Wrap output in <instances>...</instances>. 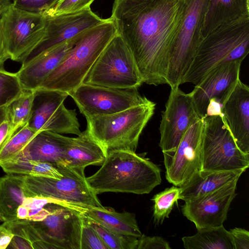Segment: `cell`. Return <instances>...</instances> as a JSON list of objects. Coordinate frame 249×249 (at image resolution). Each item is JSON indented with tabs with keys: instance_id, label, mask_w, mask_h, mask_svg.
<instances>
[{
	"instance_id": "obj_1",
	"label": "cell",
	"mask_w": 249,
	"mask_h": 249,
	"mask_svg": "<svg viewBox=\"0 0 249 249\" xmlns=\"http://www.w3.org/2000/svg\"><path fill=\"white\" fill-rule=\"evenodd\" d=\"M185 7V0H115L110 18L144 83L166 84L169 53Z\"/></svg>"
},
{
	"instance_id": "obj_2",
	"label": "cell",
	"mask_w": 249,
	"mask_h": 249,
	"mask_svg": "<svg viewBox=\"0 0 249 249\" xmlns=\"http://www.w3.org/2000/svg\"><path fill=\"white\" fill-rule=\"evenodd\" d=\"M101 166L95 174L86 178L97 195L105 192L148 194L161 181L159 166L134 151H109Z\"/></svg>"
},
{
	"instance_id": "obj_3",
	"label": "cell",
	"mask_w": 249,
	"mask_h": 249,
	"mask_svg": "<svg viewBox=\"0 0 249 249\" xmlns=\"http://www.w3.org/2000/svg\"><path fill=\"white\" fill-rule=\"evenodd\" d=\"M249 53V16L219 26L203 37L181 84L197 85L214 68L243 61Z\"/></svg>"
},
{
	"instance_id": "obj_4",
	"label": "cell",
	"mask_w": 249,
	"mask_h": 249,
	"mask_svg": "<svg viewBox=\"0 0 249 249\" xmlns=\"http://www.w3.org/2000/svg\"><path fill=\"white\" fill-rule=\"evenodd\" d=\"M117 34L111 18L81 34L39 88L70 93L81 85L103 50Z\"/></svg>"
},
{
	"instance_id": "obj_5",
	"label": "cell",
	"mask_w": 249,
	"mask_h": 249,
	"mask_svg": "<svg viewBox=\"0 0 249 249\" xmlns=\"http://www.w3.org/2000/svg\"><path fill=\"white\" fill-rule=\"evenodd\" d=\"M156 104L147 103L113 114L86 117L87 131L108 152H135L140 136L153 116Z\"/></svg>"
},
{
	"instance_id": "obj_6",
	"label": "cell",
	"mask_w": 249,
	"mask_h": 249,
	"mask_svg": "<svg viewBox=\"0 0 249 249\" xmlns=\"http://www.w3.org/2000/svg\"><path fill=\"white\" fill-rule=\"evenodd\" d=\"M210 0H185L184 15L169 53L166 84L178 88L188 70L203 37Z\"/></svg>"
},
{
	"instance_id": "obj_7",
	"label": "cell",
	"mask_w": 249,
	"mask_h": 249,
	"mask_svg": "<svg viewBox=\"0 0 249 249\" xmlns=\"http://www.w3.org/2000/svg\"><path fill=\"white\" fill-rule=\"evenodd\" d=\"M83 83L117 89H138L144 82L131 52L117 33Z\"/></svg>"
},
{
	"instance_id": "obj_8",
	"label": "cell",
	"mask_w": 249,
	"mask_h": 249,
	"mask_svg": "<svg viewBox=\"0 0 249 249\" xmlns=\"http://www.w3.org/2000/svg\"><path fill=\"white\" fill-rule=\"evenodd\" d=\"M202 120L201 170L245 172L249 154L238 148L223 117L208 116Z\"/></svg>"
},
{
	"instance_id": "obj_9",
	"label": "cell",
	"mask_w": 249,
	"mask_h": 249,
	"mask_svg": "<svg viewBox=\"0 0 249 249\" xmlns=\"http://www.w3.org/2000/svg\"><path fill=\"white\" fill-rule=\"evenodd\" d=\"M56 166L63 174L61 178L24 175V191L27 197L51 198L79 208L103 207L87 183L84 172L66 165Z\"/></svg>"
},
{
	"instance_id": "obj_10",
	"label": "cell",
	"mask_w": 249,
	"mask_h": 249,
	"mask_svg": "<svg viewBox=\"0 0 249 249\" xmlns=\"http://www.w3.org/2000/svg\"><path fill=\"white\" fill-rule=\"evenodd\" d=\"M65 92L38 88L34 98L28 125L36 132L49 130L77 136L82 132L75 109H69L64 101Z\"/></svg>"
},
{
	"instance_id": "obj_11",
	"label": "cell",
	"mask_w": 249,
	"mask_h": 249,
	"mask_svg": "<svg viewBox=\"0 0 249 249\" xmlns=\"http://www.w3.org/2000/svg\"><path fill=\"white\" fill-rule=\"evenodd\" d=\"M0 19L10 59L21 63L42 38L47 18L18 9L11 3L0 14Z\"/></svg>"
},
{
	"instance_id": "obj_12",
	"label": "cell",
	"mask_w": 249,
	"mask_h": 249,
	"mask_svg": "<svg viewBox=\"0 0 249 249\" xmlns=\"http://www.w3.org/2000/svg\"><path fill=\"white\" fill-rule=\"evenodd\" d=\"M68 95L85 118L113 114L149 101L137 88L117 89L83 83Z\"/></svg>"
},
{
	"instance_id": "obj_13",
	"label": "cell",
	"mask_w": 249,
	"mask_h": 249,
	"mask_svg": "<svg viewBox=\"0 0 249 249\" xmlns=\"http://www.w3.org/2000/svg\"><path fill=\"white\" fill-rule=\"evenodd\" d=\"M46 17L45 34L41 40L25 57L21 63V66L107 20L100 18L90 8L75 13Z\"/></svg>"
},
{
	"instance_id": "obj_14",
	"label": "cell",
	"mask_w": 249,
	"mask_h": 249,
	"mask_svg": "<svg viewBox=\"0 0 249 249\" xmlns=\"http://www.w3.org/2000/svg\"><path fill=\"white\" fill-rule=\"evenodd\" d=\"M50 213L43 219L30 221L51 249H80L82 213L63 205H46Z\"/></svg>"
},
{
	"instance_id": "obj_15",
	"label": "cell",
	"mask_w": 249,
	"mask_h": 249,
	"mask_svg": "<svg viewBox=\"0 0 249 249\" xmlns=\"http://www.w3.org/2000/svg\"><path fill=\"white\" fill-rule=\"evenodd\" d=\"M199 119L189 93L179 87L171 88L160 125L162 152L174 151L190 126Z\"/></svg>"
},
{
	"instance_id": "obj_16",
	"label": "cell",
	"mask_w": 249,
	"mask_h": 249,
	"mask_svg": "<svg viewBox=\"0 0 249 249\" xmlns=\"http://www.w3.org/2000/svg\"><path fill=\"white\" fill-rule=\"evenodd\" d=\"M203 129L201 119L190 126L174 151L162 152L169 183L179 186L201 170Z\"/></svg>"
},
{
	"instance_id": "obj_17",
	"label": "cell",
	"mask_w": 249,
	"mask_h": 249,
	"mask_svg": "<svg viewBox=\"0 0 249 249\" xmlns=\"http://www.w3.org/2000/svg\"><path fill=\"white\" fill-rule=\"evenodd\" d=\"M238 180L216 190L185 201L183 215L193 222L197 230L223 225L230 205L236 196Z\"/></svg>"
},
{
	"instance_id": "obj_18",
	"label": "cell",
	"mask_w": 249,
	"mask_h": 249,
	"mask_svg": "<svg viewBox=\"0 0 249 249\" xmlns=\"http://www.w3.org/2000/svg\"><path fill=\"white\" fill-rule=\"evenodd\" d=\"M242 62L231 61L214 68L189 93L200 118L205 117L211 99H217L223 105L240 79Z\"/></svg>"
},
{
	"instance_id": "obj_19",
	"label": "cell",
	"mask_w": 249,
	"mask_h": 249,
	"mask_svg": "<svg viewBox=\"0 0 249 249\" xmlns=\"http://www.w3.org/2000/svg\"><path fill=\"white\" fill-rule=\"evenodd\" d=\"M222 114L238 148L249 154V87L240 79L223 105Z\"/></svg>"
},
{
	"instance_id": "obj_20",
	"label": "cell",
	"mask_w": 249,
	"mask_h": 249,
	"mask_svg": "<svg viewBox=\"0 0 249 249\" xmlns=\"http://www.w3.org/2000/svg\"><path fill=\"white\" fill-rule=\"evenodd\" d=\"M71 140V137L53 131H39L13 160L27 159L66 165L65 153Z\"/></svg>"
},
{
	"instance_id": "obj_21",
	"label": "cell",
	"mask_w": 249,
	"mask_h": 249,
	"mask_svg": "<svg viewBox=\"0 0 249 249\" xmlns=\"http://www.w3.org/2000/svg\"><path fill=\"white\" fill-rule=\"evenodd\" d=\"M80 35L21 66L16 73L23 89L35 90L39 88L45 79L58 66Z\"/></svg>"
},
{
	"instance_id": "obj_22",
	"label": "cell",
	"mask_w": 249,
	"mask_h": 249,
	"mask_svg": "<svg viewBox=\"0 0 249 249\" xmlns=\"http://www.w3.org/2000/svg\"><path fill=\"white\" fill-rule=\"evenodd\" d=\"M243 171H209L197 170L180 188L179 199L186 201L213 192L223 186L238 180Z\"/></svg>"
},
{
	"instance_id": "obj_23",
	"label": "cell",
	"mask_w": 249,
	"mask_h": 249,
	"mask_svg": "<svg viewBox=\"0 0 249 249\" xmlns=\"http://www.w3.org/2000/svg\"><path fill=\"white\" fill-rule=\"evenodd\" d=\"M107 153L87 131L82 132L71 141L65 153L66 165L81 172L89 165H101Z\"/></svg>"
},
{
	"instance_id": "obj_24",
	"label": "cell",
	"mask_w": 249,
	"mask_h": 249,
	"mask_svg": "<svg viewBox=\"0 0 249 249\" xmlns=\"http://www.w3.org/2000/svg\"><path fill=\"white\" fill-rule=\"evenodd\" d=\"M249 16V0H210L202 30L204 37L222 24Z\"/></svg>"
},
{
	"instance_id": "obj_25",
	"label": "cell",
	"mask_w": 249,
	"mask_h": 249,
	"mask_svg": "<svg viewBox=\"0 0 249 249\" xmlns=\"http://www.w3.org/2000/svg\"><path fill=\"white\" fill-rule=\"evenodd\" d=\"M106 228L118 233L139 238L142 234L135 215L118 213L111 208L88 207L82 213Z\"/></svg>"
},
{
	"instance_id": "obj_26",
	"label": "cell",
	"mask_w": 249,
	"mask_h": 249,
	"mask_svg": "<svg viewBox=\"0 0 249 249\" xmlns=\"http://www.w3.org/2000/svg\"><path fill=\"white\" fill-rule=\"evenodd\" d=\"M24 176L7 174L0 178V213L3 222L18 220L17 209L27 197L24 191Z\"/></svg>"
},
{
	"instance_id": "obj_27",
	"label": "cell",
	"mask_w": 249,
	"mask_h": 249,
	"mask_svg": "<svg viewBox=\"0 0 249 249\" xmlns=\"http://www.w3.org/2000/svg\"><path fill=\"white\" fill-rule=\"evenodd\" d=\"M182 240L187 249H234L231 236L223 225L198 229L196 234Z\"/></svg>"
},
{
	"instance_id": "obj_28",
	"label": "cell",
	"mask_w": 249,
	"mask_h": 249,
	"mask_svg": "<svg viewBox=\"0 0 249 249\" xmlns=\"http://www.w3.org/2000/svg\"><path fill=\"white\" fill-rule=\"evenodd\" d=\"M13 234L7 249H50L51 247L42 239L40 234L30 221L16 220L2 224Z\"/></svg>"
},
{
	"instance_id": "obj_29",
	"label": "cell",
	"mask_w": 249,
	"mask_h": 249,
	"mask_svg": "<svg viewBox=\"0 0 249 249\" xmlns=\"http://www.w3.org/2000/svg\"><path fill=\"white\" fill-rule=\"evenodd\" d=\"M7 174L60 178L63 174L57 166L50 163L27 159H16L0 164Z\"/></svg>"
},
{
	"instance_id": "obj_30",
	"label": "cell",
	"mask_w": 249,
	"mask_h": 249,
	"mask_svg": "<svg viewBox=\"0 0 249 249\" xmlns=\"http://www.w3.org/2000/svg\"><path fill=\"white\" fill-rule=\"evenodd\" d=\"M34 98V90L23 89L21 94L7 106L11 137L28 124Z\"/></svg>"
},
{
	"instance_id": "obj_31",
	"label": "cell",
	"mask_w": 249,
	"mask_h": 249,
	"mask_svg": "<svg viewBox=\"0 0 249 249\" xmlns=\"http://www.w3.org/2000/svg\"><path fill=\"white\" fill-rule=\"evenodd\" d=\"M82 214L84 220L93 228L108 249H137L139 238L110 230Z\"/></svg>"
},
{
	"instance_id": "obj_32",
	"label": "cell",
	"mask_w": 249,
	"mask_h": 249,
	"mask_svg": "<svg viewBox=\"0 0 249 249\" xmlns=\"http://www.w3.org/2000/svg\"><path fill=\"white\" fill-rule=\"evenodd\" d=\"M36 133L28 124L17 131L0 149V164L14 159Z\"/></svg>"
},
{
	"instance_id": "obj_33",
	"label": "cell",
	"mask_w": 249,
	"mask_h": 249,
	"mask_svg": "<svg viewBox=\"0 0 249 249\" xmlns=\"http://www.w3.org/2000/svg\"><path fill=\"white\" fill-rule=\"evenodd\" d=\"M180 192L179 186L174 185L153 196V216L156 224H162L165 218L169 217L174 204L179 199Z\"/></svg>"
},
{
	"instance_id": "obj_34",
	"label": "cell",
	"mask_w": 249,
	"mask_h": 249,
	"mask_svg": "<svg viewBox=\"0 0 249 249\" xmlns=\"http://www.w3.org/2000/svg\"><path fill=\"white\" fill-rule=\"evenodd\" d=\"M23 90L16 73L0 70V107L9 105Z\"/></svg>"
},
{
	"instance_id": "obj_35",
	"label": "cell",
	"mask_w": 249,
	"mask_h": 249,
	"mask_svg": "<svg viewBox=\"0 0 249 249\" xmlns=\"http://www.w3.org/2000/svg\"><path fill=\"white\" fill-rule=\"evenodd\" d=\"M59 0H14L12 4L18 9L46 17Z\"/></svg>"
},
{
	"instance_id": "obj_36",
	"label": "cell",
	"mask_w": 249,
	"mask_h": 249,
	"mask_svg": "<svg viewBox=\"0 0 249 249\" xmlns=\"http://www.w3.org/2000/svg\"><path fill=\"white\" fill-rule=\"evenodd\" d=\"M94 0H59L46 17L75 13L90 9Z\"/></svg>"
},
{
	"instance_id": "obj_37",
	"label": "cell",
	"mask_w": 249,
	"mask_h": 249,
	"mask_svg": "<svg viewBox=\"0 0 249 249\" xmlns=\"http://www.w3.org/2000/svg\"><path fill=\"white\" fill-rule=\"evenodd\" d=\"M82 219L80 249H108L93 228Z\"/></svg>"
},
{
	"instance_id": "obj_38",
	"label": "cell",
	"mask_w": 249,
	"mask_h": 249,
	"mask_svg": "<svg viewBox=\"0 0 249 249\" xmlns=\"http://www.w3.org/2000/svg\"><path fill=\"white\" fill-rule=\"evenodd\" d=\"M169 243L160 236H147L144 234L138 238L137 249H170Z\"/></svg>"
},
{
	"instance_id": "obj_39",
	"label": "cell",
	"mask_w": 249,
	"mask_h": 249,
	"mask_svg": "<svg viewBox=\"0 0 249 249\" xmlns=\"http://www.w3.org/2000/svg\"><path fill=\"white\" fill-rule=\"evenodd\" d=\"M232 239L234 249H249V232L239 228L229 231Z\"/></svg>"
},
{
	"instance_id": "obj_40",
	"label": "cell",
	"mask_w": 249,
	"mask_h": 249,
	"mask_svg": "<svg viewBox=\"0 0 249 249\" xmlns=\"http://www.w3.org/2000/svg\"><path fill=\"white\" fill-rule=\"evenodd\" d=\"M8 59H10V56L7 50L3 29L0 19V69H4V63Z\"/></svg>"
},
{
	"instance_id": "obj_41",
	"label": "cell",
	"mask_w": 249,
	"mask_h": 249,
	"mask_svg": "<svg viewBox=\"0 0 249 249\" xmlns=\"http://www.w3.org/2000/svg\"><path fill=\"white\" fill-rule=\"evenodd\" d=\"M10 138V124L7 118L0 124V149Z\"/></svg>"
},
{
	"instance_id": "obj_42",
	"label": "cell",
	"mask_w": 249,
	"mask_h": 249,
	"mask_svg": "<svg viewBox=\"0 0 249 249\" xmlns=\"http://www.w3.org/2000/svg\"><path fill=\"white\" fill-rule=\"evenodd\" d=\"M7 118V106L0 107V124Z\"/></svg>"
},
{
	"instance_id": "obj_43",
	"label": "cell",
	"mask_w": 249,
	"mask_h": 249,
	"mask_svg": "<svg viewBox=\"0 0 249 249\" xmlns=\"http://www.w3.org/2000/svg\"><path fill=\"white\" fill-rule=\"evenodd\" d=\"M11 4V2L7 0H0V14Z\"/></svg>"
},
{
	"instance_id": "obj_44",
	"label": "cell",
	"mask_w": 249,
	"mask_h": 249,
	"mask_svg": "<svg viewBox=\"0 0 249 249\" xmlns=\"http://www.w3.org/2000/svg\"><path fill=\"white\" fill-rule=\"evenodd\" d=\"M6 230L7 228L3 224L0 226V238Z\"/></svg>"
},
{
	"instance_id": "obj_45",
	"label": "cell",
	"mask_w": 249,
	"mask_h": 249,
	"mask_svg": "<svg viewBox=\"0 0 249 249\" xmlns=\"http://www.w3.org/2000/svg\"><path fill=\"white\" fill-rule=\"evenodd\" d=\"M7 0L10 1V2H11V3L14 1V0Z\"/></svg>"
},
{
	"instance_id": "obj_46",
	"label": "cell",
	"mask_w": 249,
	"mask_h": 249,
	"mask_svg": "<svg viewBox=\"0 0 249 249\" xmlns=\"http://www.w3.org/2000/svg\"><path fill=\"white\" fill-rule=\"evenodd\" d=\"M0 221H1L2 222H3L2 218L0 216Z\"/></svg>"
},
{
	"instance_id": "obj_47",
	"label": "cell",
	"mask_w": 249,
	"mask_h": 249,
	"mask_svg": "<svg viewBox=\"0 0 249 249\" xmlns=\"http://www.w3.org/2000/svg\"><path fill=\"white\" fill-rule=\"evenodd\" d=\"M0 216L2 217V220H3V219L2 217V216H1V213H0Z\"/></svg>"
},
{
	"instance_id": "obj_48",
	"label": "cell",
	"mask_w": 249,
	"mask_h": 249,
	"mask_svg": "<svg viewBox=\"0 0 249 249\" xmlns=\"http://www.w3.org/2000/svg\"></svg>"
}]
</instances>
